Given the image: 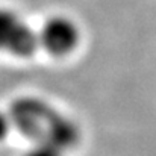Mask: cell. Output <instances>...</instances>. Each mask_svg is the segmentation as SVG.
<instances>
[{"label": "cell", "mask_w": 156, "mask_h": 156, "mask_svg": "<svg viewBox=\"0 0 156 156\" xmlns=\"http://www.w3.org/2000/svg\"><path fill=\"white\" fill-rule=\"evenodd\" d=\"M38 52L37 29L15 9L0 6V55L29 59Z\"/></svg>", "instance_id": "obj_1"}, {"label": "cell", "mask_w": 156, "mask_h": 156, "mask_svg": "<svg viewBox=\"0 0 156 156\" xmlns=\"http://www.w3.org/2000/svg\"><path fill=\"white\" fill-rule=\"evenodd\" d=\"M40 52L64 59L71 56L82 44V29L76 20L68 15H50L37 29Z\"/></svg>", "instance_id": "obj_2"}, {"label": "cell", "mask_w": 156, "mask_h": 156, "mask_svg": "<svg viewBox=\"0 0 156 156\" xmlns=\"http://www.w3.org/2000/svg\"><path fill=\"white\" fill-rule=\"evenodd\" d=\"M14 133L12 121L8 109H0V143H5Z\"/></svg>", "instance_id": "obj_3"}]
</instances>
